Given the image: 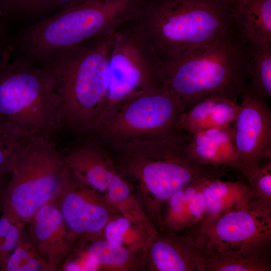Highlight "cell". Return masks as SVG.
<instances>
[{
    "label": "cell",
    "mask_w": 271,
    "mask_h": 271,
    "mask_svg": "<svg viewBox=\"0 0 271 271\" xmlns=\"http://www.w3.org/2000/svg\"><path fill=\"white\" fill-rule=\"evenodd\" d=\"M190 138L184 133L106 147L117 171L156 228L165 204L174 194L194 181L220 178L230 171L194 160L187 150Z\"/></svg>",
    "instance_id": "1"
},
{
    "label": "cell",
    "mask_w": 271,
    "mask_h": 271,
    "mask_svg": "<svg viewBox=\"0 0 271 271\" xmlns=\"http://www.w3.org/2000/svg\"><path fill=\"white\" fill-rule=\"evenodd\" d=\"M148 0H78L10 37L13 60L38 64L66 49L140 21Z\"/></svg>",
    "instance_id": "2"
},
{
    "label": "cell",
    "mask_w": 271,
    "mask_h": 271,
    "mask_svg": "<svg viewBox=\"0 0 271 271\" xmlns=\"http://www.w3.org/2000/svg\"><path fill=\"white\" fill-rule=\"evenodd\" d=\"M114 33L68 48L37 64L58 97L59 128L87 135L103 116Z\"/></svg>",
    "instance_id": "3"
},
{
    "label": "cell",
    "mask_w": 271,
    "mask_h": 271,
    "mask_svg": "<svg viewBox=\"0 0 271 271\" xmlns=\"http://www.w3.org/2000/svg\"><path fill=\"white\" fill-rule=\"evenodd\" d=\"M248 72V44L235 27L208 47L178 60L160 61L158 75L184 112L211 97L237 101L247 89Z\"/></svg>",
    "instance_id": "4"
},
{
    "label": "cell",
    "mask_w": 271,
    "mask_h": 271,
    "mask_svg": "<svg viewBox=\"0 0 271 271\" xmlns=\"http://www.w3.org/2000/svg\"><path fill=\"white\" fill-rule=\"evenodd\" d=\"M228 0H148L141 19L160 62L178 60L217 42L235 28Z\"/></svg>",
    "instance_id": "5"
},
{
    "label": "cell",
    "mask_w": 271,
    "mask_h": 271,
    "mask_svg": "<svg viewBox=\"0 0 271 271\" xmlns=\"http://www.w3.org/2000/svg\"><path fill=\"white\" fill-rule=\"evenodd\" d=\"M69 172L62 151L51 137L31 139L10 172L2 205L3 214L24 226L43 206L56 202Z\"/></svg>",
    "instance_id": "6"
},
{
    "label": "cell",
    "mask_w": 271,
    "mask_h": 271,
    "mask_svg": "<svg viewBox=\"0 0 271 271\" xmlns=\"http://www.w3.org/2000/svg\"><path fill=\"white\" fill-rule=\"evenodd\" d=\"M58 114V97L40 66L17 60L0 65V121L30 139L51 137Z\"/></svg>",
    "instance_id": "7"
},
{
    "label": "cell",
    "mask_w": 271,
    "mask_h": 271,
    "mask_svg": "<svg viewBox=\"0 0 271 271\" xmlns=\"http://www.w3.org/2000/svg\"><path fill=\"white\" fill-rule=\"evenodd\" d=\"M183 112L166 87L130 97L109 110L87 136L105 147L142 140H158L185 133L178 123Z\"/></svg>",
    "instance_id": "8"
},
{
    "label": "cell",
    "mask_w": 271,
    "mask_h": 271,
    "mask_svg": "<svg viewBox=\"0 0 271 271\" xmlns=\"http://www.w3.org/2000/svg\"><path fill=\"white\" fill-rule=\"evenodd\" d=\"M160 61L141 21L122 25L114 33L108 64V83L103 116L121 102L162 86Z\"/></svg>",
    "instance_id": "9"
},
{
    "label": "cell",
    "mask_w": 271,
    "mask_h": 271,
    "mask_svg": "<svg viewBox=\"0 0 271 271\" xmlns=\"http://www.w3.org/2000/svg\"><path fill=\"white\" fill-rule=\"evenodd\" d=\"M62 152L65 166L123 215L142 227L150 235L158 232L130 186L117 171L105 147L88 137Z\"/></svg>",
    "instance_id": "10"
},
{
    "label": "cell",
    "mask_w": 271,
    "mask_h": 271,
    "mask_svg": "<svg viewBox=\"0 0 271 271\" xmlns=\"http://www.w3.org/2000/svg\"><path fill=\"white\" fill-rule=\"evenodd\" d=\"M204 252H220L271 239V213L232 204L190 229Z\"/></svg>",
    "instance_id": "11"
},
{
    "label": "cell",
    "mask_w": 271,
    "mask_h": 271,
    "mask_svg": "<svg viewBox=\"0 0 271 271\" xmlns=\"http://www.w3.org/2000/svg\"><path fill=\"white\" fill-rule=\"evenodd\" d=\"M69 171L62 192L54 203L75 238L76 247H80L102 236L108 221L121 213L95 189Z\"/></svg>",
    "instance_id": "12"
},
{
    "label": "cell",
    "mask_w": 271,
    "mask_h": 271,
    "mask_svg": "<svg viewBox=\"0 0 271 271\" xmlns=\"http://www.w3.org/2000/svg\"><path fill=\"white\" fill-rule=\"evenodd\" d=\"M233 122L240 170L249 185L260 164L271 157V110L266 99L247 88Z\"/></svg>",
    "instance_id": "13"
},
{
    "label": "cell",
    "mask_w": 271,
    "mask_h": 271,
    "mask_svg": "<svg viewBox=\"0 0 271 271\" xmlns=\"http://www.w3.org/2000/svg\"><path fill=\"white\" fill-rule=\"evenodd\" d=\"M29 238L51 270L62 266L76 247V240L55 203L40 208L24 225Z\"/></svg>",
    "instance_id": "14"
},
{
    "label": "cell",
    "mask_w": 271,
    "mask_h": 271,
    "mask_svg": "<svg viewBox=\"0 0 271 271\" xmlns=\"http://www.w3.org/2000/svg\"><path fill=\"white\" fill-rule=\"evenodd\" d=\"M204 253L190 230L159 232L146 249L144 270L203 271Z\"/></svg>",
    "instance_id": "15"
},
{
    "label": "cell",
    "mask_w": 271,
    "mask_h": 271,
    "mask_svg": "<svg viewBox=\"0 0 271 271\" xmlns=\"http://www.w3.org/2000/svg\"><path fill=\"white\" fill-rule=\"evenodd\" d=\"M207 179H200L190 183L167 200L157 227L160 232L189 230L207 217L203 193V188Z\"/></svg>",
    "instance_id": "16"
},
{
    "label": "cell",
    "mask_w": 271,
    "mask_h": 271,
    "mask_svg": "<svg viewBox=\"0 0 271 271\" xmlns=\"http://www.w3.org/2000/svg\"><path fill=\"white\" fill-rule=\"evenodd\" d=\"M189 156L200 165L228 167L240 172V164L231 125L209 128L191 137Z\"/></svg>",
    "instance_id": "17"
},
{
    "label": "cell",
    "mask_w": 271,
    "mask_h": 271,
    "mask_svg": "<svg viewBox=\"0 0 271 271\" xmlns=\"http://www.w3.org/2000/svg\"><path fill=\"white\" fill-rule=\"evenodd\" d=\"M239 109L236 101L221 97L207 98L182 112L178 127L191 137L209 128L230 125Z\"/></svg>",
    "instance_id": "18"
},
{
    "label": "cell",
    "mask_w": 271,
    "mask_h": 271,
    "mask_svg": "<svg viewBox=\"0 0 271 271\" xmlns=\"http://www.w3.org/2000/svg\"><path fill=\"white\" fill-rule=\"evenodd\" d=\"M203 271H270L271 239L220 252H204Z\"/></svg>",
    "instance_id": "19"
},
{
    "label": "cell",
    "mask_w": 271,
    "mask_h": 271,
    "mask_svg": "<svg viewBox=\"0 0 271 271\" xmlns=\"http://www.w3.org/2000/svg\"><path fill=\"white\" fill-rule=\"evenodd\" d=\"M97 267V270H144L146 249L127 248L110 241L103 236L80 247Z\"/></svg>",
    "instance_id": "20"
},
{
    "label": "cell",
    "mask_w": 271,
    "mask_h": 271,
    "mask_svg": "<svg viewBox=\"0 0 271 271\" xmlns=\"http://www.w3.org/2000/svg\"><path fill=\"white\" fill-rule=\"evenodd\" d=\"M234 19L244 42L271 44V0H246L236 7Z\"/></svg>",
    "instance_id": "21"
},
{
    "label": "cell",
    "mask_w": 271,
    "mask_h": 271,
    "mask_svg": "<svg viewBox=\"0 0 271 271\" xmlns=\"http://www.w3.org/2000/svg\"><path fill=\"white\" fill-rule=\"evenodd\" d=\"M78 0H0L5 21H21L29 25L39 22ZM29 26V25H28Z\"/></svg>",
    "instance_id": "22"
},
{
    "label": "cell",
    "mask_w": 271,
    "mask_h": 271,
    "mask_svg": "<svg viewBox=\"0 0 271 271\" xmlns=\"http://www.w3.org/2000/svg\"><path fill=\"white\" fill-rule=\"evenodd\" d=\"M203 193L208 217L232 204L247 203L251 188L242 180L225 181L214 178L206 180Z\"/></svg>",
    "instance_id": "23"
},
{
    "label": "cell",
    "mask_w": 271,
    "mask_h": 271,
    "mask_svg": "<svg viewBox=\"0 0 271 271\" xmlns=\"http://www.w3.org/2000/svg\"><path fill=\"white\" fill-rule=\"evenodd\" d=\"M249 84L247 88L264 99L271 98V44L248 43Z\"/></svg>",
    "instance_id": "24"
},
{
    "label": "cell",
    "mask_w": 271,
    "mask_h": 271,
    "mask_svg": "<svg viewBox=\"0 0 271 271\" xmlns=\"http://www.w3.org/2000/svg\"><path fill=\"white\" fill-rule=\"evenodd\" d=\"M102 236L105 239L124 247L134 249H146L151 236L142 227L122 214L110 220L104 226Z\"/></svg>",
    "instance_id": "25"
},
{
    "label": "cell",
    "mask_w": 271,
    "mask_h": 271,
    "mask_svg": "<svg viewBox=\"0 0 271 271\" xmlns=\"http://www.w3.org/2000/svg\"><path fill=\"white\" fill-rule=\"evenodd\" d=\"M5 271L52 270L43 260L24 229L6 262Z\"/></svg>",
    "instance_id": "26"
},
{
    "label": "cell",
    "mask_w": 271,
    "mask_h": 271,
    "mask_svg": "<svg viewBox=\"0 0 271 271\" xmlns=\"http://www.w3.org/2000/svg\"><path fill=\"white\" fill-rule=\"evenodd\" d=\"M31 140L14 126L0 121V175L11 172L17 158Z\"/></svg>",
    "instance_id": "27"
},
{
    "label": "cell",
    "mask_w": 271,
    "mask_h": 271,
    "mask_svg": "<svg viewBox=\"0 0 271 271\" xmlns=\"http://www.w3.org/2000/svg\"><path fill=\"white\" fill-rule=\"evenodd\" d=\"M251 196L248 204L257 209L271 213L270 159L260 164L250 184Z\"/></svg>",
    "instance_id": "28"
},
{
    "label": "cell",
    "mask_w": 271,
    "mask_h": 271,
    "mask_svg": "<svg viewBox=\"0 0 271 271\" xmlns=\"http://www.w3.org/2000/svg\"><path fill=\"white\" fill-rule=\"evenodd\" d=\"M24 226L13 223L4 214L0 217L1 271L4 270L8 259L20 238Z\"/></svg>",
    "instance_id": "29"
},
{
    "label": "cell",
    "mask_w": 271,
    "mask_h": 271,
    "mask_svg": "<svg viewBox=\"0 0 271 271\" xmlns=\"http://www.w3.org/2000/svg\"><path fill=\"white\" fill-rule=\"evenodd\" d=\"M4 175H0V205H2L3 199L4 197V193L6 190V186L4 185V181L2 177Z\"/></svg>",
    "instance_id": "30"
},
{
    "label": "cell",
    "mask_w": 271,
    "mask_h": 271,
    "mask_svg": "<svg viewBox=\"0 0 271 271\" xmlns=\"http://www.w3.org/2000/svg\"><path fill=\"white\" fill-rule=\"evenodd\" d=\"M234 3L236 7L243 4L246 0H228Z\"/></svg>",
    "instance_id": "31"
}]
</instances>
